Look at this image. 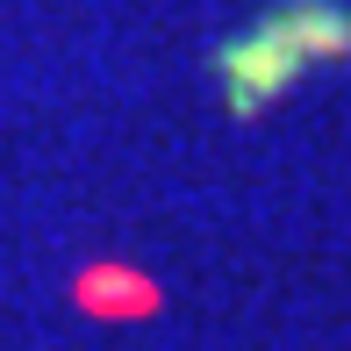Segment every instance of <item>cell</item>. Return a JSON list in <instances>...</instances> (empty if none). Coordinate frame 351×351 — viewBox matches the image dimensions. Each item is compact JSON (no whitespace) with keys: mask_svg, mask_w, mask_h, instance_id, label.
Returning a JSON list of instances; mask_svg holds the SVG:
<instances>
[{"mask_svg":"<svg viewBox=\"0 0 351 351\" xmlns=\"http://www.w3.org/2000/svg\"><path fill=\"white\" fill-rule=\"evenodd\" d=\"M351 43V14H330V8H280L265 29H251L244 43L222 51V93H230L237 115H258L265 101L301 72V58H337Z\"/></svg>","mask_w":351,"mask_h":351,"instance_id":"cell-1","label":"cell"}]
</instances>
